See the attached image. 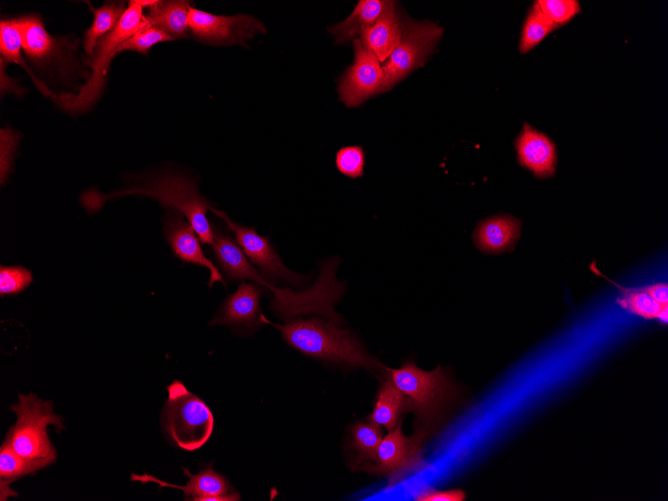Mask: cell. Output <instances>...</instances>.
Wrapping results in <instances>:
<instances>
[{
    "instance_id": "obj_1",
    "label": "cell",
    "mask_w": 668,
    "mask_h": 501,
    "mask_svg": "<svg viewBox=\"0 0 668 501\" xmlns=\"http://www.w3.org/2000/svg\"><path fill=\"white\" fill-rule=\"evenodd\" d=\"M130 194L154 198L163 206L183 214L202 243H213L214 231L206 216L210 204L199 193L195 182L179 173L164 172L143 179L139 185L110 194L88 189L81 195L80 201L88 212H96L107 200Z\"/></svg>"
},
{
    "instance_id": "obj_2",
    "label": "cell",
    "mask_w": 668,
    "mask_h": 501,
    "mask_svg": "<svg viewBox=\"0 0 668 501\" xmlns=\"http://www.w3.org/2000/svg\"><path fill=\"white\" fill-rule=\"evenodd\" d=\"M260 318L262 323H269L277 328L288 345L307 356L371 371L384 372L386 369L370 356L352 332L339 328L334 322L312 317L294 319L286 324H274L263 315Z\"/></svg>"
},
{
    "instance_id": "obj_3",
    "label": "cell",
    "mask_w": 668,
    "mask_h": 501,
    "mask_svg": "<svg viewBox=\"0 0 668 501\" xmlns=\"http://www.w3.org/2000/svg\"><path fill=\"white\" fill-rule=\"evenodd\" d=\"M387 372L407 397L411 412L415 415L413 435L423 441L445 407L454 399V385L440 366L432 371H425L413 361H406L398 369L387 368Z\"/></svg>"
},
{
    "instance_id": "obj_4",
    "label": "cell",
    "mask_w": 668,
    "mask_h": 501,
    "mask_svg": "<svg viewBox=\"0 0 668 501\" xmlns=\"http://www.w3.org/2000/svg\"><path fill=\"white\" fill-rule=\"evenodd\" d=\"M17 415L5 440L13 450L32 463L38 470L56 460V451L47 433V426L54 425L58 431L64 429L63 418L53 410L51 401H44L35 394H20L19 401L10 405Z\"/></svg>"
},
{
    "instance_id": "obj_5",
    "label": "cell",
    "mask_w": 668,
    "mask_h": 501,
    "mask_svg": "<svg viewBox=\"0 0 668 501\" xmlns=\"http://www.w3.org/2000/svg\"><path fill=\"white\" fill-rule=\"evenodd\" d=\"M147 24L143 8L130 1L116 27L97 43L89 60L92 74L78 94L55 96L61 107L71 113L89 109L102 93L110 63L118 55L119 46Z\"/></svg>"
},
{
    "instance_id": "obj_6",
    "label": "cell",
    "mask_w": 668,
    "mask_h": 501,
    "mask_svg": "<svg viewBox=\"0 0 668 501\" xmlns=\"http://www.w3.org/2000/svg\"><path fill=\"white\" fill-rule=\"evenodd\" d=\"M167 391L168 399L162 415L167 435L185 451L199 449L213 431L211 410L180 381H173L167 386Z\"/></svg>"
},
{
    "instance_id": "obj_7",
    "label": "cell",
    "mask_w": 668,
    "mask_h": 501,
    "mask_svg": "<svg viewBox=\"0 0 668 501\" xmlns=\"http://www.w3.org/2000/svg\"><path fill=\"white\" fill-rule=\"evenodd\" d=\"M443 31L441 26L430 21L403 19L400 39L383 66L386 91L424 65Z\"/></svg>"
},
{
    "instance_id": "obj_8",
    "label": "cell",
    "mask_w": 668,
    "mask_h": 501,
    "mask_svg": "<svg viewBox=\"0 0 668 501\" xmlns=\"http://www.w3.org/2000/svg\"><path fill=\"white\" fill-rule=\"evenodd\" d=\"M353 42L354 62L341 76L338 85L339 99L347 107L359 106L370 97L386 92L380 61L360 39Z\"/></svg>"
},
{
    "instance_id": "obj_9",
    "label": "cell",
    "mask_w": 668,
    "mask_h": 501,
    "mask_svg": "<svg viewBox=\"0 0 668 501\" xmlns=\"http://www.w3.org/2000/svg\"><path fill=\"white\" fill-rule=\"evenodd\" d=\"M189 30L199 41L214 45L241 44L257 32H265L258 19L249 15L220 16L190 8Z\"/></svg>"
},
{
    "instance_id": "obj_10",
    "label": "cell",
    "mask_w": 668,
    "mask_h": 501,
    "mask_svg": "<svg viewBox=\"0 0 668 501\" xmlns=\"http://www.w3.org/2000/svg\"><path fill=\"white\" fill-rule=\"evenodd\" d=\"M210 210L224 220L227 228L234 233L236 241L245 255L260 268L263 278L283 280L296 286H300L309 278L290 271L281 261L268 237L259 235L254 228L237 224L223 211L212 207H210Z\"/></svg>"
},
{
    "instance_id": "obj_11",
    "label": "cell",
    "mask_w": 668,
    "mask_h": 501,
    "mask_svg": "<svg viewBox=\"0 0 668 501\" xmlns=\"http://www.w3.org/2000/svg\"><path fill=\"white\" fill-rule=\"evenodd\" d=\"M421 443L415 435H404L399 423L382 438L374 463L363 470L387 476L391 482L398 481L409 471L421 467Z\"/></svg>"
},
{
    "instance_id": "obj_12",
    "label": "cell",
    "mask_w": 668,
    "mask_h": 501,
    "mask_svg": "<svg viewBox=\"0 0 668 501\" xmlns=\"http://www.w3.org/2000/svg\"><path fill=\"white\" fill-rule=\"evenodd\" d=\"M518 164L529 170L536 178L553 177L558 162L554 142L543 132L524 123L514 141Z\"/></svg>"
},
{
    "instance_id": "obj_13",
    "label": "cell",
    "mask_w": 668,
    "mask_h": 501,
    "mask_svg": "<svg viewBox=\"0 0 668 501\" xmlns=\"http://www.w3.org/2000/svg\"><path fill=\"white\" fill-rule=\"evenodd\" d=\"M164 232L166 240L177 258L183 262L209 269V287H212L216 282H222L225 285V281L216 266L205 256L195 230L181 216V213L175 211L167 216Z\"/></svg>"
},
{
    "instance_id": "obj_14",
    "label": "cell",
    "mask_w": 668,
    "mask_h": 501,
    "mask_svg": "<svg viewBox=\"0 0 668 501\" xmlns=\"http://www.w3.org/2000/svg\"><path fill=\"white\" fill-rule=\"evenodd\" d=\"M25 54L37 65L48 66L64 58L63 43L50 35L39 16L27 15L14 19Z\"/></svg>"
},
{
    "instance_id": "obj_15",
    "label": "cell",
    "mask_w": 668,
    "mask_h": 501,
    "mask_svg": "<svg viewBox=\"0 0 668 501\" xmlns=\"http://www.w3.org/2000/svg\"><path fill=\"white\" fill-rule=\"evenodd\" d=\"M522 222L509 215H495L481 220L472 235L475 247L486 254L512 252L520 238Z\"/></svg>"
},
{
    "instance_id": "obj_16",
    "label": "cell",
    "mask_w": 668,
    "mask_h": 501,
    "mask_svg": "<svg viewBox=\"0 0 668 501\" xmlns=\"http://www.w3.org/2000/svg\"><path fill=\"white\" fill-rule=\"evenodd\" d=\"M262 292L258 284L241 283L237 290L227 297L220 313L211 321V324L255 329L262 323L259 314Z\"/></svg>"
},
{
    "instance_id": "obj_17",
    "label": "cell",
    "mask_w": 668,
    "mask_h": 501,
    "mask_svg": "<svg viewBox=\"0 0 668 501\" xmlns=\"http://www.w3.org/2000/svg\"><path fill=\"white\" fill-rule=\"evenodd\" d=\"M403 19L395 1L361 34L362 43L381 62H385L396 47L402 32Z\"/></svg>"
},
{
    "instance_id": "obj_18",
    "label": "cell",
    "mask_w": 668,
    "mask_h": 501,
    "mask_svg": "<svg viewBox=\"0 0 668 501\" xmlns=\"http://www.w3.org/2000/svg\"><path fill=\"white\" fill-rule=\"evenodd\" d=\"M182 470L189 477V481L184 486L173 485L148 474H132L131 480L142 483L153 482L161 487L179 488L184 491L186 497H191V500L199 501H209L213 497L229 494V491L231 490L229 482L222 475L215 472L210 466L197 474L190 473L184 467Z\"/></svg>"
},
{
    "instance_id": "obj_19",
    "label": "cell",
    "mask_w": 668,
    "mask_h": 501,
    "mask_svg": "<svg viewBox=\"0 0 668 501\" xmlns=\"http://www.w3.org/2000/svg\"><path fill=\"white\" fill-rule=\"evenodd\" d=\"M383 374L384 380L376 393L368 420L391 431L401 423L403 414L411 412V406L407 397L388 375L387 368Z\"/></svg>"
},
{
    "instance_id": "obj_20",
    "label": "cell",
    "mask_w": 668,
    "mask_h": 501,
    "mask_svg": "<svg viewBox=\"0 0 668 501\" xmlns=\"http://www.w3.org/2000/svg\"><path fill=\"white\" fill-rule=\"evenodd\" d=\"M392 2L389 0H360L345 20L329 28L335 37V43H346L357 39L365 29L378 20Z\"/></svg>"
},
{
    "instance_id": "obj_21",
    "label": "cell",
    "mask_w": 668,
    "mask_h": 501,
    "mask_svg": "<svg viewBox=\"0 0 668 501\" xmlns=\"http://www.w3.org/2000/svg\"><path fill=\"white\" fill-rule=\"evenodd\" d=\"M382 438L383 431L380 425L370 420L356 422L350 429L346 444L352 467L363 470L374 463Z\"/></svg>"
},
{
    "instance_id": "obj_22",
    "label": "cell",
    "mask_w": 668,
    "mask_h": 501,
    "mask_svg": "<svg viewBox=\"0 0 668 501\" xmlns=\"http://www.w3.org/2000/svg\"><path fill=\"white\" fill-rule=\"evenodd\" d=\"M190 4L188 1H159L145 14L148 23L173 39L182 38L189 30Z\"/></svg>"
},
{
    "instance_id": "obj_23",
    "label": "cell",
    "mask_w": 668,
    "mask_h": 501,
    "mask_svg": "<svg viewBox=\"0 0 668 501\" xmlns=\"http://www.w3.org/2000/svg\"><path fill=\"white\" fill-rule=\"evenodd\" d=\"M122 3H107L100 8H92L93 22L84 36V51L90 56L101 39L111 32L120 21L124 11Z\"/></svg>"
},
{
    "instance_id": "obj_24",
    "label": "cell",
    "mask_w": 668,
    "mask_h": 501,
    "mask_svg": "<svg viewBox=\"0 0 668 501\" xmlns=\"http://www.w3.org/2000/svg\"><path fill=\"white\" fill-rule=\"evenodd\" d=\"M21 49H23L21 36L14 19H2L0 22L1 60L3 62L18 64L23 67L28 72V74H30L37 87L42 92H44L45 95H50L51 91L42 82L33 76L32 72L26 65L21 54Z\"/></svg>"
},
{
    "instance_id": "obj_25",
    "label": "cell",
    "mask_w": 668,
    "mask_h": 501,
    "mask_svg": "<svg viewBox=\"0 0 668 501\" xmlns=\"http://www.w3.org/2000/svg\"><path fill=\"white\" fill-rule=\"evenodd\" d=\"M556 29H558L557 26L543 14L534 2L522 26L518 44L519 52L521 54L530 52Z\"/></svg>"
},
{
    "instance_id": "obj_26",
    "label": "cell",
    "mask_w": 668,
    "mask_h": 501,
    "mask_svg": "<svg viewBox=\"0 0 668 501\" xmlns=\"http://www.w3.org/2000/svg\"><path fill=\"white\" fill-rule=\"evenodd\" d=\"M610 282L619 290V296L616 300L617 303L632 314L641 316L645 319H654L657 318L664 307L668 306L658 303L645 291L644 287L625 288L615 282Z\"/></svg>"
},
{
    "instance_id": "obj_27",
    "label": "cell",
    "mask_w": 668,
    "mask_h": 501,
    "mask_svg": "<svg viewBox=\"0 0 668 501\" xmlns=\"http://www.w3.org/2000/svg\"><path fill=\"white\" fill-rule=\"evenodd\" d=\"M37 470L32 463L18 455L6 440L3 442L0 448L1 492L6 489L7 497L16 495L8 487L9 483Z\"/></svg>"
},
{
    "instance_id": "obj_28",
    "label": "cell",
    "mask_w": 668,
    "mask_h": 501,
    "mask_svg": "<svg viewBox=\"0 0 668 501\" xmlns=\"http://www.w3.org/2000/svg\"><path fill=\"white\" fill-rule=\"evenodd\" d=\"M535 3L557 28L569 23L581 12L580 3L577 0H537Z\"/></svg>"
},
{
    "instance_id": "obj_29",
    "label": "cell",
    "mask_w": 668,
    "mask_h": 501,
    "mask_svg": "<svg viewBox=\"0 0 668 501\" xmlns=\"http://www.w3.org/2000/svg\"><path fill=\"white\" fill-rule=\"evenodd\" d=\"M171 40H173L171 36L147 24L119 46L118 54L123 51L146 53L154 45Z\"/></svg>"
},
{
    "instance_id": "obj_30",
    "label": "cell",
    "mask_w": 668,
    "mask_h": 501,
    "mask_svg": "<svg viewBox=\"0 0 668 501\" xmlns=\"http://www.w3.org/2000/svg\"><path fill=\"white\" fill-rule=\"evenodd\" d=\"M337 169L350 178H358L364 174L365 152L361 146H345L340 148L335 157Z\"/></svg>"
},
{
    "instance_id": "obj_31",
    "label": "cell",
    "mask_w": 668,
    "mask_h": 501,
    "mask_svg": "<svg viewBox=\"0 0 668 501\" xmlns=\"http://www.w3.org/2000/svg\"><path fill=\"white\" fill-rule=\"evenodd\" d=\"M32 273L22 266L0 267V294L14 295L23 291L32 282Z\"/></svg>"
},
{
    "instance_id": "obj_32",
    "label": "cell",
    "mask_w": 668,
    "mask_h": 501,
    "mask_svg": "<svg viewBox=\"0 0 668 501\" xmlns=\"http://www.w3.org/2000/svg\"><path fill=\"white\" fill-rule=\"evenodd\" d=\"M466 495L463 490H434L430 489L420 493L416 500L418 501H464Z\"/></svg>"
},
{
    "instance_id": "obj_33",
    "label": "cell",
    "mask_w": 668,
    "mask_h": 501,
    "mask_svg": "<svg viewBox=\"0 0 668 501\" xmlns=\"http://www.w3.org/2000/svg\"><path fill=\"white\" fill-rule=\"evenodd\" d=\"M644 289L658 303L668 305V285L666 283H656L644 286Z\"/></svg>"
},
{
    "instance_id": "obj_34",
    "label": "cell",
    "mask_w": 668,
    "mask_h": 501,
    "mask_svg": "<svg viewBox=\"0 0 668 501\" xmlns=\"http://www.w3.org/2000/svg\"><path fill=\"white\" fill-rule=\"evenodd\" d=\"M1 92L2 94L4 92H13L17 94H21V88L18 86L17 83H15L14 79H11L7 76V74L4 73V65L1 62Z\"/></svg>"
},
{
    "instance_id": "obj_35",
    "label": "cell",
    "mask_w": 668,
    "mask_h": 501,
    "mask_svg": "<svg viewBox=\"0 0 668 501\" xmlns=\"http://www.w3.org/2000/svg\"><path fill=\"white\" fill-rule=\"evenodd\" d=\"M660 322L667 324L668 322V306L664 307L657 316Z\"/></svg>"
}]
</instances>
